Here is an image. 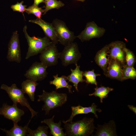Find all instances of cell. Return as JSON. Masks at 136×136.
<instances>
[{"label": "cell", "instance_id": "7a4b0ae2", "mask_svg": "<svg viewBox=\"0 0 136 136\" xmlns=\"http://www.w3.org/2000/svg\"><path fill=\"white\" fill-rule=\"evenodd\" d=\"M38 96L39 98L37 101H42L44 103L42 110L45 111L46 115H48L51 110L62 106L67 99L66 93H58L54 91L48 92L43 90L42 94Z\"/></svg>", "mask_w": 136, "mask_h": 136}, {"label": "cell", "instance_id": "cb8c5ba5", "mask_svg": "<svg viewBox=\"0 0 136 136\" xmlns=\"http://www.w3.org/2000/svg\"><path fill=\"white\" fill-rule=\"evenodd\" d=\"M44 3L45 4V9L43 10V15L51 9H58L64 6V4L61 1L57 0H48L44 1Z\"/></svg>", "mask_w": 136, "mask_h": 136}, {"label": "cell", "instance_id": "7402d4cb", "mask_svg": "<svg viewBox=\"0 0 136 136\" xmlns=\"http://www.w3.org/2000/svg\"><path fill=\"white\" fill-rule=\"evenodd\" d=\"M54 79L50 82V84L51 85H53L55 87V89L57 90L58 89L63 88H67L68 90L69 93H72L71 89L72 86L69 85L68 82H66L67 79L66 76L63 75L60 77L58 76V74L53 76Z\"/></svg>", "mask_w": 136, "mask_h": 136}, {"label": "cell", "instance_id": "836d02e7", "mask_svg": "<svg viewBox=\"0 0 136 136\" xmlns=\"http://www.w3.org/2000/svg\"><path fill=\"white\" fill-rule=\"evenodd\" d=\"M47 0H44V1H47Z\"/></svg>", "mask_w": 136, "mask_h": 136}, {"label": "cell", "instance_id": "9c48e42d", "mask_svg": "<svg viewBox=\"0 0 136 136\" xmlns=\"http://www.w3.org/2000/svg\"><path fill=\"white\" fill-rule=\"evenodd\" d=\"M39 58L41 62L47 67L54 66L58 62L59 52L56 45L52 43L40 53Z\"/></svg>", "mask_w": 136, "mask_h": 136}, {"label": "cell", "instance_id": "52a82bcc", "mask_svg": "<svg viewBox=\"0 0 136 136\" xmlns=\"http://www.w3.org/2000/svg\"><path fill=\"white\" fill-rule=\"evenodd\" d=\"M126 45L124 42L117 41L108 45L107 54L110 59L115 60L122 66L125 64V52Z\"/></svg>", "mask_w": 136, "mask_h": 136}, {"label": "cell", "instance_id": "ac0fdd59", "mask_svg": "<svg viewBox=\"0 0 136 136\" xmlns=\"http://www.w3.org/2000/svg\"><path fill=\"white\" fill-rule=\"evenodd\" d=\"M54 116V115L51 118L44 119L41 122L45 123L48 126L50 129V135L53 136H66L63 131L64 129L61 126V121L57 123L54 122L53 119Z\"/></svg>", "mask_w": 136, "mask_h": 136}, {"label": "cell", "instance_id": "9a60e30c", "mask_svg": "<svg viewBox=\"0 0 136 136\" xmlns=\"http://www.w3.org/2000/svg\"><path fill=\"white\" fill-rule=\"evenodd\" d=\"M97 106L94 103L88 107H84L80 105L77 106H72L71 107L72 113L69 119L65 121H62L63 123L70 122L72 121L73 119L76 115L81 114H87L90 113H93L95 117L97 118L98 116L96 112H100L102 111L100 109L97 108Z\"/></svg>", "mask_w": 136, "mask_h": 136}, {"label": "cell", "instance_id": "44dd1931", "mask_svg": "<svg viewBox=\"0 0 136 136\" xmlns=\"http://www.w3.org/2000/svg\"><path fill=\"white\" fill-rule=\"evenodd\" d=\"M13 127L9 130H7L5 129H1L5 132L7 136H25L27 134V124L24 127L19 126L17 123L13 121Z\"/></svg>", "mask_w": 136, "mask_h": 136}, {"label": "cell", "instance_id": "4dcf8cb0", "mask_svg": "<svg viewBox=\"0 0 136 136\" xmlns=\"http://www.w3.org/2000/svg\"><path fill=\"white\" fill-rule=\"evenodd\" d=\"M128 107L135 114H136V107L132 105H128Z\"/></svg>", "mask_w": 136, "mask_h": 136}, {"label": "cell", "instance_id": "603a6c76", "mask_svg": "<svg viewBox=\"0 0 136 136\" xmlns=\"http://www.w3.org/2000/svg\"><path fill=\"white\" fill-rule=\"evenodd\" d=\"M94 92L89 94V96L94 95L95 97H98L100 99V102L103 103L104 98L107 97L109 93L114 90L113 88L109 87H105L104 86L98 87L96 86L94 88Z\"/></svg>", "mask_w": 136, "mask_h": 136}, {"label": "cell", "instance_id": "30bf717a", "mask_svg": "<svg viewBox=\"0 0 136 136\" xmlns=\"http://www.w3.org/2000/svg\"><path fill=\"white\" fill-rule=\"evenodd\" d=\"M105 32L104 28L98 26L94 22L92 21L87 23L84 29L76 37L83 42L93 38L100 37Z\"/></svg>", "mask_w": 136, "mask_h": 136}, {"label": "cell", "instance_id": "5b68a950", "mask_svg": "<svg viewBox=\"0 0 136 136\" xmlns=\"http://www.w3.org/2000/svg\"><path fill=\"white\" fill-rule=\"evenodd\" d=\"M52 24L58 42L60 44L65 46L73 42L76 37L74 32L70 30L64 21L56 19L53 20Z\"/></svg>", "mask_w": 136, "mask_h": 136}, {"label": "cell", "instance_id": "2e32d148", "mask_svg": "<svg viewBox=\"0 0 136 136\" xmlns=\"http://www.w3.org/2000/svg\"><path fill=\"white\" fill-rule=\"evenodd\" d=\"M96 129V131L94 136H117L115 123L113 120H110L108 123H105L103 125H98Z\"/></svg>", "mask_w": 136, "mask_h": 136}, {"label": "cell", "instance_id": "8fae6325", "mask_svg": "<svg viewBox=\"0 0 136 136\" xmlns=\"http://www.w3.org/2000/svg\"><path fill=\"white\" fill-rule=\"evenodd\" d=\"M47 67L41 62H35L26 72L24 76L27 79L36 81H42L47 76Z\"/></svg>", "mask_w": 136, "mask_h": 136}, {"label": "cell", "instance_id": "e0dca14e", "mask_svg": "<svg viewBox=\"0 0 136 136\" xmlns=\"http://www.w3.org/2000/svg\"><path fill=\"white\" fill-rule=\"evenodd\" d=\"M108 45L105 46L96 53L94 58L96 64L105 73L110 60L107 54Z\"/></svg>", "mask_w": 136, "mask_h": 136}, {"label": "cell", "instance_id": "d6986e66", "mask_svg": "<svg viewBox=\"0 0 136 136\" xmlns=\"http://www.w3.org/2000/svg\"><path fill=\"white\" fill-rule=\"evenodd\" d=\"M76 68L73 70L71 69V73L69 75L66 76L67 80L72 83L76 90L78 91V84L80 82H85V80L83 79V71L80 70V66L76 64Z\"/></svg>", "mask_w": 136, "mask_h": 136}, {"label": "cell", "instance_id": "ffe728a7", "mask_svg": "<svg viewBox=\"0 0 136 136\" xmlns=\"http://www.w3.org/2000/svg\"><path fill=\"white\" fill-rule=\"evenodd\" d=\"M39 83L35 81L27 79L23 81L21 83V89L24 93L27 94L31 100L34 101L35 93L36 86Z\"/></svg>", "mask_w": 136, "mask_h": 136}, {"label": "cell", "instance_id": "8992f818", "mask_svg": "<svg viewBox=\"0 0 136 136\" xmlns=\"http://www.w3.org/2000/svg\"><path fill=\"white\" fill-rule=\"evenodd\" d=\"M81 57L78 45L76 42H73L65 46L62 51L59 52V58L62 65L65 66L77 64Z\"/></svg>", "mask_w": 136, "mask_h": 136}, {"label": "cell", "instance_id": "7c38bea8", "mask_svg": "<svg viewBox=\"0 0 136 136\" xmlns=\"http://www.w3.org/2000/svg\"><path fill=\"white\" fill-rule=\"evenodd\" d=\"M24 113L23 111L19 108L16 105L10 106L5 103L0 108V115L17 123L20 121L21 117Z\"/></svg>", "mask_w": 136, "mask_h": 136}, {"label": "cell", "instance_id": "f1b7e54d", "mask_svg": "<svg viewBox=\"0 0 136 136\" xmlns=\"http://www.w3.org/2000/svg\"><path fill=\"white\" fill-rule=\"evenodd\" d=\"M25 12L29 14H32L36 16L37 18L41 19L43 13V10L38 6L34 5L29 6L26 8Z\"/></svg>", "mask_w": 136, "mask_h": 136}, {"label": "cell", "instance_id": "d4e9b609", "mask_svg": "<svg viewBox=\"0 0 136 136\" xmlns=\"http://www.w3.org/2000/svg\"><path fill=\"white\" fill-rule=\"evenodd\" d=\"M122 74L124 80L128 79L134 80L136 78V70L134 66L125 65L122 66Z\"/></svg>", "mask_w": 136, "mask_h": 136}, {"label": "cell", "instance_id": "3957f363", "mask_svg": "<svg viewBox=\"0 0 136 136\" xmlns=\"http://www.w3.org/2000/svg\"><path fill=\"white\" fill-rule=\"evenodd\" d=\"M27 27L25 25L23 31L28 45L25 57L27 59L30 57L40 53L45 49L53 43L46 37L41 38L34 36L30 37L27 31Z\"/></svg>", "mask_w": 136, "mask_h": 136}, {"label": "cell", "instance_id": "277c9868", "mask_svg": "<svg viewBox=\"0 0 136 136\" xmlns=\"http://www.w3.org/2000/svg\"><path fill=\"white\" fill-rule=\"evenodd\" d=\"M1 88L5 90L9 97L13 102V105L17 106L19 104L22 106L27 107L31 114V117L28 122L29 123L32 118L37 115L38 112L35 111L31 108L27 100L25 98L24 93L21 89L18 88L15 84H13L10 86L3 84Z\"/></svg>", "mask_w": 136, "mask_h": 136}, {"label": "cell", "instance_id": "4fadbf2b", "mask_svg": "<svg viewBox=\"0 0 136 136\" xmlns=\"http://www.w3.org/2000/svg\"><path fill=\"white\" fill-rule=\"evenodd\" d=\"M122 66L117 61L110 59L104 75L111 79L123 81L124 80L122 74Z\"/></svg>", "mask_w": 136, "mask_h": 136}, {"label": "cell", "instance_id": "1f68e13d", "mask_svg": "<svg viewBox=\"0 0 136 136\" xmlns=\"http://www.w3.org/2000/svg\"><path fill=\"white\" fill-rule=\"evenodd\" d=\"M44 0H34L33 4L38 6L39 5L40 3L44 2Z\"/></svg>", "mask_w": 136, "mask_h": 136}, {"label": "cell", "instance_id": "83f0119b", "mask_svg": "<svg viewBox=\"0 0 136 136\" xmlns=\"http://www.w3.org/2000/svg\"><path fill=\"white\" fill-rule=\"evenodd\" d=\"M125 52V65L131 66H134L136 61V57L133 52L130 49L125 47L124 49Z\"/></svg>", "mask_w": 136, "mask_h": 136}, {"label": "cell", "instance_id": "5bb4252c", "mask_svg": "<svg viewBox=\"0 0 136 136\" xmlns=\"http://www.w3.org/2000/svg\"><path fill=\"white\" fill-rule=\"evenodd\" d=\"M29 21L39 25L43 30L46 36L53 43L56 45L58 43L55 31L51 23L46 22L41 19L37 18Z\"/></svg>", "mask_w": 136, "mask_h": 136}, {"label": "cell", "instance_id": "4316f807", "mask_svg": "<svg viewBox=\"0 0 136 136\" xmlns=\"http://www.w3.org/2000/svg\"><path fill=\"white\" fill-rule=\"evenodd\" d=\"M94 69L91 71H85L83 72V75L86 79L85 82L87 84H93L96 85H97V82L96 80V77L100 76L99 74L95 73Z\"/></svg>", "mask_w": 136, "mask_h": 136}, {"label": "cell", "instance_id": "484cf974", "mask_svg": "<svg viewBox=\"0 0 136 136\" xmlns=\"http://www.w3.org/2000/svg\"><path fill=\"white\" fill-rule=\"evenodd\" d=\"M48 126H40L35 130H32L28 127L26 135L28 136H47Z\"/></svg>", "mask_w": 136, "mask_h": 136}, {"label": "cell", "instance_id": "d6a6232c", "mask_svg": "<svg viewBox=\"0 0 136 136\" xmlns=\"http://www.w3.org/2000/svg\"><path fill=\"white\" fill-rule=\"evenodd\" d=\"M76 0L79 1H80L81 2H83L84 1H85V0Z\"/></svg>", "mask_w": 136, "mask_h": 136}, {"label": "cell", "instance_id": "6da1fadb", "mask_svg": "<svg viewBox=\"0 0 136 136\" xmlns=\"http://www.w3.org/2000/svg\"><path fill=\"white\" fill-rule=\"evenodd\" d=\"M66 136H88L92 134L95 128L93 118L85 117L76 122L63 123Z\"/></svg>", "mask_w": 136, "mask_h": 136}, {"label": "cell", "instance_id": "f546056e", "mask_svg": "<svg viewBox=\"0 0 136 136\" xmlns=\"http://www.w3.org/2000/svg\"><path fill=\"white\" fill-rule=\"evenodd\" d=\"M23 1L20 3L17 2L16 4L12 5L11 8L14 11H18L22 13L24 17L23 13L26 10L27 6L23 4Z\"/></svg>", "mask_w": 136, "mask_h": 136}, {"label": "cell", "instance_id": "ba28073f", "mask_svg": "<svg viewBox=\"0 0 136 136\" xmlns=\"http://www.w3.org/2000/svg\"><path fill=\"white\" fill-rule=\"evenodd\" d=\"M7 58L10 61L20 63L21 60L19 35L18 31L14 32L8 45Z\"/></svg>", "mask_w": 136, "mask_h": 136}]
</instances>
